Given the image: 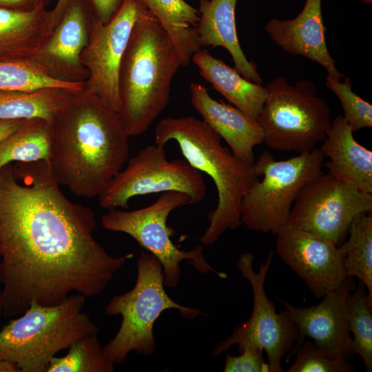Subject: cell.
Wrapping results in <instances>:
<instances>
[{"instance_id": "6", "label": "cell", "mask_w": 372, "mask_h": 372, "mask_svg": "<svg viewBox=\"0 0 372 372\" xmlns=\"http://www.w3.org/2000/svg\"><path fill=\"white\" fill-rule=\"evenodd\" d=\"M136 267L134 287L123 294L114 296L105 309L109 316L122 317L118 332L103 347L105 357L114 365L124 362L132 351L143 355L154 352V324L165 310L177 309L188 319L202 314L200 309L180 305L167 294L162 265L154 256L141 251Z\"/></svg>"}, {"instance_id": "2", "label": "cell", "mask_w": 372, "mask_h": 372, "mask_svg": "<svg viewBox=\"0 0 372 372\" xmlns=\"http://www.w3.org/2000/svg\"><path fill=\"white\" fill-rule=\"evenodd\" d=\"M118 113L84 90L50 121V171L78 196H98L129 157V137Z\"/></svg>"}, {"instance_id": "25", "label": "cell", "mask_w": 372, "mask_h": 372, "mask_svg": "<svg viewBox=\"0 0 372 372\" xmlns=\"http://www.w3.org/2000/svg\"><path fill=\"white\" fill-rule=\"evenodd\" d=\"M50 154V122L42 118L26 119L0 142V169L12 162L48 161Z\"/></svg>"}, {"instance_id": "23", "label": "cell", "mask_w": 372, "mask_h": 372, "mask_svg": "<svg viewBox=\"0 0 372 372\" xmlns=\"http://www.w3.org/2000/svg\"><path fill=\"white\" fill-rule=\"evenodd\" d=\"M166 31L179 56L187 66L192 56L202 49L196 28L198 10L184 0H141Z\"/></svg>"}, {"instance_id": "28", "label": "cell", "mask_w": 372, "mask_h": 372, "mask_svg": "<svg viewBox=\"0 0 372 372\" xmlns=\"http://www.w3.org/2000/svg\"><path fill=\"white\" fill-rule=\"evenodd\" d=\"M364 285L360 281L357 289L347 299L350 332L353 333V351L358 354L366 371H372V303Z\"/></svg>"}, {"instance_id": "3", "label": "cell", "mask_w": 372, "mask_h": 372, "mask_svg": "<svg viewBox=\"0 0 372 372\" xmlns=\"http://www.w3.org/2000/svg\"><path fill=\"white\" fill-rule=\"evenodd\" d=\"M180 67L172 40L147 10L133 27L118 75V114L130 136L147 131L165 108Z\"/></svg>"}, {"instance_id": "5", "label": "cell", "mask_w": 372, "mask_h": 372, "mask_svg": "<svg viewBox=\"0 0 372 372\" xmlns=\"http://www.w3.org/2000/svg\"><path fill=\"white\" fill-rule=\"evenodd\" d=\"M86 298L74 293L53 306L32 302L0 331V359L17 364L21 372H46L58 352L98 334V326L83 311Z\"/></svg>"}, {"instance_id": "30", "label": "cell", "mask_w": 372, "mask_h": 372, "mask_svg": "<svg viewBox=\"0 0 372 372\" xmlns=\"http://www.w3.org/2000/svg\"><path fill=\"white\" fill-rule=\"evenodd\" d=\"M296 359L287 372H350L355 368L343 355L327 352L314 342H302L294 349Z\"/></svg>"}, {"instance_id": "8", "label": "cell", "mask_w": 372, "mask_h": 372, "mask_svg": "<svg viewBox=\"0 0 372 372\" xmlns=\"http://www.w3.org/2000/svg\"><path fill=\"white\" fill-rule=\"evenodd\" d=\"M324 159L318 147L283 161H276L265 149L253 164L256 175L262 179L242 198L241 224L254 231L276 234L287 224L302 189L323 172Z\"/></svg>"}, {"instance_id": "19", "label": "cell", "mask_w": 372, "mask_h": 372, "mask_svg": "<svg viewBox=\"0 0 372 372\" xmlns=\"http://www.w3.org/2000/svg\"><path fill=\"white\" fill-rule=\"evenodd\" d=\"M343 116L332 121L320 149L328 173L336 178L372 194V152L360 145Z\"/></svg>"}, {"instance_id": "10", "label": "cell", "mask_w": 372, "mask_h": 372, "mask_svg": "<svg viewBox=\"0 0 372 372\" xmlns=\"http://www.w3.org/2000/svg\"><path fill=\"white\" fill-rule=\"evenodd\" d=\"M273 251H271L265 262H261L258 272L253 269L254 256L242 253L236 268L249 282L253 293L254 307L249 319L236 327L225 340L218 342L213 356L237 345L240 353L245 347L260 348L265 351L269 372H282V357L291 351L298 338V329L290 313L285 309L277 313L273 302L265 290V281L271 266Z\"/></svg>"}, {"instance_id": "4", "label": "cell", "mask_w": 372, "mask_h": 372, "mask_svg": "<svg viewBox=\"0 0 372 372\" xmlns=\"http://www.w3.org/2000/svg\"><path fill=\"white\" fill-rule=\"evenodd\" d=\"M170 141L178 145L185 160L208 175L218 194L216 208L207 215L209 225L200 240L214 244L227 229L241 225L243 196L259 179L253 165L238 158L221 144V137L203 120L194 116L166 118L155 128V144L164 147Z\"/></svg>"}, {"instance_id": "37", "label": "cell", "mask_w": 372, "mask_h": 372, "mask_svg": "<svg viewBox=\"0 0 372 372\" xmlns=\"http://www.w3.org/2000/svg\"><path fill=\"white\" fill-rule=\"evenodd\" d=\"M0 372H21L19 367L6 360L0 359Z\"/></svg>"}, {"instance_id": "36", "label": "cell", "mask_w": 372, "mask_h": 372, "mask_svg": "<svg viewBox=\"0 0 372 372\" xmlns=\"http://www.w3.org/2000/svg\"><path fill=\"white\" fill-rule=\"evenodd\" d=\"M25 121V119L0 120V142L17 131Z\"/></svg>"}, {"instance_id": "13", "label": "cell", "mask_w": 372, "mask_h": 372, "mask_svg": "<svg viewBox=\"0 0 372 372\" xmlns=\"http://www.w3.org/2000/svg\"><path fill=\"white\" fill-rule=\"evenodd\" d=\"M147 10L141 0H126L108 23L102 24L95 17L89 43L81 55L82 65L88 72L83 90L99 97L117 113L121 61L135 23Z\"/></svg>"}, {"instance_id": "29", "label": "cell", "mask_w": 372, "mask_h": 372, "mask_svg": "<svg viewBox=\"0 0 372 372\" xmlns=\"http://www.w3.org/2000/svg\"><path fill=\"white\" fill-rule=\"evenodd\" d=\"M44 87L79 92L84 89V83L56 81L26 61H0V90L30 91Z\"/></svg>"}, {"instance_id": "17", "label": "cell", "mask_w": 372, "mask_h": 372, "mask_svg": "<svg viewBox=\"0 0 372 372\" xmlns=\"http://www.w3.org/2000/svg\"><path fill=\"white\" fill-rule=\"evenodd\" d=\"M321 4L322 0H306L303 9L296 18L272 19L265 28L285 52L316 62L327 70V75L342 80L344 75L337 70L327 48V28L323 22Z\"/></svg>"}, {"instance_id": "21", "label": "cell", "mask_w": 372, "mask_h": 372, "mask_svg": "<svg viewBox=\"0 0 372 372\" xmlns=\"http://www.w3.org/2000/svg\"><path fill=\"white\" fill-rule=\"evenodd\" d=\"M50 10H19L0 6V61H28L51 33Z\"/></svg>"}, {"instance_id": "12", "label": "cell", "mask_w": 372, "mask_h": 372, "mask_svg": "<svg viewBox=\"0 0 372 372\" xmlns=\"http://www.w3.org/2000/svg\"><path fill=\"white\" fill-rule=\"evenodd\" d=\"M372 211V194L321 173L300 191L287 224L340 245L359 215Z\"/></svg>"}, {"instance_id": "24", "label": "cell", "mask_w": 372, "mask_h": 372, "mask_svg": "<svg viewBox=\"0 0 372 372\" xmlns=\"http://www.w3.org/2000/svg\"><path fill=\"white\" fill-rule=\"evenodd\" d=\"M75 93L58 87L30 91L0 90V120L42 118L50 122Z\"/></svg>"}, {"instance_id": "1", "label": "cell", "mask_w": 372, "mask_h": 372, "mask_svg": "<svg viewBox=\"0 0 372 372\" xmlns=\"http://www.w3.org/2000/svg\"><path fill=\"white\" fill-rule=\"evenodd\" d=\"M94 211L69 200L48 161L0 169L1 312L53 306L72 293L99 295L134 254L110 255L93 236Z\"/></svg>"}, {"instance_id": "11", "label": "cell", "mask_w": 372, "mask_h": 372, "mask_svg": "<svg viewBox=\"0 0 372 372\" xmlns=\"http://www.w3.org/2000/svg\"><path fill=\"white\" fill-rule=\"evenodd\" d=\"M170 191L186 194L190 205L205 197L206 185L202 173L185 159L169 161L164 147L146 146L130 158L99 196L101 207L107 209L129 207L134 196Z\"/></svg>"}, {"instance_id": "14", "label": "cell", "mask_w": 372, "mask_h": 372, "mask_svg": "<svg viewBox=\"0 0 372 372\" xmlns=\"http://www.w3.org/2000/svg\"><path fill=\"white\" fill-rule=\"evenodd\" d=\"M94 18L89 0H70L56 26L27 62L56 81L85 83L88 72L81 55L89 43Z\"/></svg>"}, {"instance_id": "39", "label": "cell", "mask_w": 372, "mask_h": 372, "mask_svg": "<svg viewBox=\"0 0 372 372\" xmlns=\"http://www.w3.org/2000/svg\"><path fill=\"white\" fill-rule=\"evenodd\" d=\"M1 312V291H0V313Z\"/></svg>"}, {"instance_id": "27", "label": "cell", "mask_w": 372, "mask_h": 372, "mask_svg": "<svg viewBox=\"0 0 372 372\" xmlns=\"http://www.w3.org/2000/svg\"><path fill=\"white\" fill-rule=\"evenodd\" d=\"M98 334L79 339L63 357L54 356L46 372H112L115 365L105 355Z\"/></svg>"}, {"instance_id": "7", "label": "cell", "mask_w": 372, "mask_h": 372, "mask_svg": "<svg viewBox=\"0 0 372 372\" xmlns=\"http://www.w3.org/2000/svg\"><path fill=\"white\" fill-rule=\"evenodd\" d=\"M267 97L256 121L264 142L275 150L302 154L318 147L331 126V111L308 79L290 84L278 76L266 86Z\"/></svg>"}, {"instance_id": "16", "label": "cell", "mask_w": 372, "mask_h": 372, "mask_svg": "<svg viewBox=\"0 0 372 372\" xmlns=\"http://www.w3.org/2000/svg\"><path fill=\"white\" fill-rule=\"evenodd\" d=\"M353 286L351 277H347L339 287L326 294L319 304L309 307H296L278 299L298 327L296 347L309 337L324 351L345 358L353 355L347 305L348 295Z\"/></svg>"}, {"instance_id": "15", "label": "cell", "mask_w": 372, "mask_h": 372, "mask_svg": "<svg viewBox=\"0 0 372 372\" xmlns=\"http://www.w3.org/2000/svg\"><path fill=\"white\" fill-rule=\"evenodd\" d=\"M276 235V253L316 298L337 289L348 277L343 252L333 241L288 224Z\"/></svg>"}, {"instance_id": "26", "label": "cell", "mask_w": 372, "mask_h": 372, "mask_svg": "<svg viewBox=\"0 0 372 372\" xmlns=\"http://www.w3.org/2000/svg\"><path fill=\"white\" fill-rule=\"evenodd\" d=\"M348 232V239L339 245L346 273L364 285L372 303V211L358 216Z\"/></svg>"}, {"instance_id": "18", "label": "cell", "mask_w": 372, "mask_h": 372, "mask_svg": "<svg viewBox=\"0 0 372 372\" xmlns=\"http://www.w3.org/2000/svg\"><path fill=\"white\" fill-rule=\"evenodd\" d=\"M194 109L230 147L234 156L253 165L254 147L264 142L263 131L258 122L235 106L214 99L198 83L189 85Z\"/></svg>"}, {"instance_id": "32", "label": "cell", "mask_w": 372, "mask_h": 372, "mask_svg": "<svg viewBox=\"0 0 372 372\" xmlns=\"http://www.w3.org/2000/svg\"><path fill=\"white\" fill-rule=\"evenodd\" d=\"M225 372H269V365L263 358V350L245 347L239 356L226 355Z\"/></svg>"}, {"instance_id": "22", "label": "cell", "mask_w": 372, "mask_h": 372, "mask_svg": "<svg viewBox=\"0 0 372 372\" xmlns=\"http://www.w3.org/2000/svg\"><path fill=\"white\" fill-rule=\"evenodd\" d=\"M192 60L213 89L229 103L256 120L267 97L266 86L245 79L234 68L211 56L207 49L195 53Z\"/></svg>"}, {"instance_id": "40", "label": "cell", "mask_w": 372, "mask_h": 372, "mask_svg": "<svg viewBox=\"0 0 372 372\" xmlns=\"http://www.w3.org/2000/svg\"><path fill=\"white\" fill-rule=\"evenodd\" d=\"M1 247H0V255H1Z\"/></svg>"}, {"instance_id": "9", "label": "cell", "mask_w": 372, "mask_h": 372, "mask_svg": "<svg viewBox=\"0 0 372 372\" xmlns=\"http://www.w3.org/2000/svg\"><path fill=\"white\" fill-rule=\"evenodd\" d=\"M190 205V198L185 193L170 191L162 193L152 205L134 211L112 209L102 216L101 225L107 230L127 234L147 252L154 256L163 268L165 287L175 288L179 282L180 263L187 260L202 273L212 272L221 278L225 273L219 272L206 261L203 247L190 251L179 249L172 241L175 230L167 226L170 213L178 208Z\"/></svg>"}, {"instance_id": "34", "label": "cell", "mask_w": 372, "mask_h": 372, "mask_svg": "<svg viewBox=\"0 0 372 372\" xmlns=\"http://www.w3.org/2000/svg\"><path fill=\"white\" fill-rule=\"evenodd\" d=\"M52 0H0V6L19 10H32L39 7H46Z\"/></svg>"}, {"instance_id": "38", "label": "cell", "mask_w": 372, "mask_h": 372, "mask_svg": "<svg viewBox=\"0 0 372 372\" xmlns=\"http://www.w3.org/2000/svg\"><path fill=\"white\" fill-rule=\"evenodd\" d=\"M362 1V3H366V4H371L372 0H359Z\"/></svg>"}, {"instance_id": "20", "label": "cell", "mask_w": 372, "mask_h": 372, "mask_svg": "<svg viewBox=\"0 0 372 372\" xmlns=\"http://www.w3.org/2000/svg\"><path fill=\"white\" fill-rule=\"evenodd\" d=\"M238 0H200V20L196 28L203 47H223L230 54L235 70L245 79L258 84L262 79L256 64L249 61L238 38L235 10Z\"/></svg>"}, {"instance_id": "31", "label": "cell", "mask_w": 372, "mask_h": 372, "mask_svg": "<svg viewBox=\"0 0 372 372\" xmlns=\"http://www.w3.org/2000/svg\"><path fill=\"white\" fill-rule=\"evenodd\" d=\"M335 80L327 75L326 86L338 98L343 109V118L354 133L361 129L372 127V105L352 90L349 77L344 76Z\"/></svg>"}, {"instance_id": "33", "label": "cell", "mask_w": 372, "mask_h": 372, "mask_svg": "<svg viewBox=\"0 0 372 372\" xmlns=\"http://www.w3.org/2000/svg\"><path fill=\"white\" fill-rule=\"evenodd\" d=\"M96 19L108 23L121 10L126 0H89Z\"/></svg>"}, {"instance_id": "35", "label": "cell", "mask_w": 372, "mask_h": 372, "mask_svg": "<svg viewBox=\"0 0 372 372\" xmlns=\"http://www.w3.org/2000/svg\"><path fill=\"white\" fill-rule=\"evenodd\" d=\"M70 0H58L55 6L50 10L49 28L52 32L61 20Z\"/></svg>"}]
</instances>
